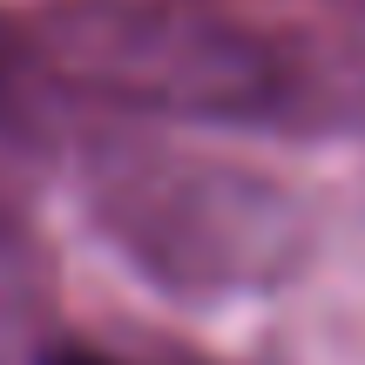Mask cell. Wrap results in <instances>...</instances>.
<instances>
[{"label":"cell","mask_w":365,"mask_h":365,"mask_svg":"<svg viewBox=\"0 0 365 365\" xmlns=\"http://www.w3.org/2000/svg\"><path fill=\"white\" fill-rule=\"evenodd\" d=\"M88 217L170 298L271 291L304 264V203L277 176L170 143H115L88 170Z\"/></svg>","instance_id":"cell-1"},{"label":"cell","mask_w":365,"mask_h":365,"mask_svg":"<svg viewBox=\"0 0 365 365\" xmlns=\"http://www.w3.org/2000/svg\"><path fill=\"white\" fill-rule=\"evenodd\" d=\"M41 365H122V359L95 352V345H54V352H41Z\"/></svg>","instance_id":"cell-3"},{"label":"cell","mask_w":365,"mask_h":365,"mask_svg":"<svg viewBox=\"0 0 365 365\" xmlns=\"http://www.w3.org/2000/svg\"><path fill=\"white\" fill-rule=\"evenodd\" d=\"M41 61L102 102L176 122H277L298 102L291 54L210 0H68L41 21Z\"/></svg>","instance_id":"cell-2"}]
</instances>
